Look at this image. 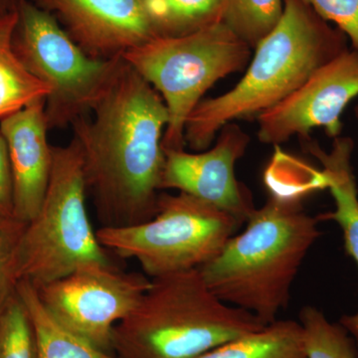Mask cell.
<instances>
[{"mask_svg":"<svg viewBox=\"0 0 358 358\" xmlns=\"http://www.w3.org/2000/svg\"><path fill=\"white\" fill-rule=\"evenodd\" d=\"M87 115L73 122L87 187L103 226L154 217L164 171L169 115L162 96L124 61Z\"/></svg>","mask_w":358,"mask_h":358,"instance_id":"6da1fadb","label":"cell"},{"mask_svg":"<svg viewBox=\"0 0 358 358\" xmlns=\"http://www.w3.org/2000/svg\"><path fill=\"white\" fill-rule=\"evenodd\" d=\"M303 194L272 192L250 214L244 231L199 268L214 294L265 324L287 308L292 285L320 236V221L303 208Z\"/></svg>","mask_w":358,"mask_h":358,"instance_id":"7a4b0ae2","label":"cell"},{"mask_svg":"<svg viewBox=\"0 0 358 358\" xmlns=\"http://www.w3.org/2000/svg\"><path fill=\"white\" fill-rule=\"evenodd\" d=\"M348 42L305 0H284L281 20L254 48L241 80L222 95L202 100L188 117L185 145L203 152L226 124L257 119L288 98L322 66L348 50Z\"/></svg>","mask_w":358,"mask_h":358,"instance_id":"3957f363","label":"cell"},{"mask_svg":"<svg viewBox=\"0 0 358 358\" xmlns=\"http://www.w3.org/2000/svg\"><path fill=\"white\" fill-rule=\"evenodd\" d=\"M266 324L218 298L199 268L154 278L133 312L115 327L121 358H196Z\"/></svg>","mask_w":358,"mask_h":358,"instance_id":"277c9868","label":"cell"},{"mask_svg":"<svg viewBox=\"0 0 358 358\" xmlns=\"http://www.w3.org/2000/svg\"><path fill=\"white\" fill-rule=\"evenodd\" d=\"M83 152L76 138L53 147L48 187L38 213L25 225L17 249V277L35 288L86 263H110L86 207Z\"/></svg>","mask_w":358,"mask_h":358,"instance_id":"5b68a950","label":"cell"},{"mask_svg":"<svg viewBox=\"0 0 358 358\" xmlns=\"http://www.w3.org/2000/svg\"><path fill=\"white\" fill-rule=\"evenodd\" d=\"M122 58L166 103L164 150H185L188 117L214 84L246 70L252 48L222 21L182 36H155Z\"/></svg>","mask_w":358,"mask_h":358,"instance_id":"8992f818","label":"cell"},{"mask_svg":"<svg viewBox=\"0 0 358 358\" xmlns=\"http://www.w3.org/2000/svg\"><path fill=\"white\" fill-rule=\"evenodd\" d=\"M13 50L25 69L46 85L45 117L49 131L87 115L108 89L124 58L90 57L55 16L30 0H16Z\"/></svg>","mask_w":358,"mask_h":358,"instance_id":"52a82bcc","label":"cell"},{"mask_svg":"<svg viewBox=\"0 0 358 358\" xmlns=\"http://www.w3.org/2000/svg\"><path fill=\"white\" fill-rule=\"evenodd\" d=\"M236 219L183 192H160L154 217L128 226H102L99 242L134 259L150 279L199 268L212 260L239 226Z\"/></svg>","mask_w":358,"mask_h":358,"instance_id":"ba28073f","label":"cell"},{"mask_svg":"<svg viewBox=\"0 0 358 358\" xmlns=\"http://www.w3.org/2000/svg\"><path fill=\"white\" fill-rule=\"evenodd\" d=\"M150 282L143 273L126 272L112 262H92L36 289L59 324L113 352L115 326L133 312Z\"/></svg>","mask_w":358,"mask_h":358,"instance_id":"9c48e42d","label":"cell"},{"mask_svg":"<svg viewBox=\"0 0 358 358\" xmlns=\"http://www.w3.org/2000/svg\"><path fill=\"white\" fill-rule=\"evenodd\" d=\"M357 96L358 52L348 49L315 71L288 98L258 115L259 141L279 147L294 136L307 141L317 128L329 138H338L343 128L341 114Z\"/></svg>","mask_w":358,"mask_h":358,"instance_id":"30bf717a","label":"cell"},{"mask_svg":"<svg viewBox=\"0 0 358 358\" xmlns=\"http://www.w3.org/2000/svg\"><path fill=\"white\" fill-rule=\"evenodd\" d=\"M249 134L235 122L220 129L213 148L203 152L164 150L160 190L174 189L220 209L238 222L255 210L251 193L235 176V164L246 154Z\"/></svg>","mask_w":358,"mask_h":358,"instance_id":"8fae6325","label":"cell"},{"mask_svg":"<svg viewBox=\"0 0 358 358\" xmlns=\"http://www.w3.org/2000/svg\"><path fill=\"white\" fill-rule=\"evenodd\" d=\"M55 16L90 57L121 58L155 37L141 0H30Z\"/></svg>","mask_w":358,"mask_h":358,"instance_id":"7c38bea8","label":"cell"},{"mask_svg":"<svg viewBox=\"0 0 358 358\" xmlns=\"http://www.w3.org/2000/svg\"><path fill=\"white\" fill-rule=\"evenodd\" d=\"M44 107L45 99H39L0 119L13 171V217L26 224L41 207L53 162Z\"/></svg>","mask_w":358,"mask_h":358,"instance_id":"4fadbf2b","label":"cell"},{"mask_svg":"<svg viewBox=\"0 0 358 358\" xmlns=\"http://www.w3.org/2000/svg\"><path fill=\"white\" fill-rule=\"evenodd\" d=\"M301 143L305 152L319 160L322 182L331 192L336 206L334 211L317 215V220L338 224L343 230L346 253L358 267V189L352 164L355 143L350 136H339L334 138L329 152L312 138ZM339 324L355 341L358 355V310L353 315H343Z\"/></svg>","mask_w":358,"mask_h":358,"instance_id":"5bb4252c","label":"cell"},{"mask_svg":"<svg viewBox=\"0 0 358 358\" xmlns=\"http://www.w3.org/2000/svg\"><path fill=\"white\" fill-rule=\"evenodd\" d=\"M16 21V2L0 10V119L49 94L46 85L25 69L13 50Z\"/></svg>","mask_w":358,"mask_h":358,"instance_id":"9a60e30c","label":"cell"},{"mask_svg":"<svg viewBox=\"0 0 358 358\" xmlns=\"http://www.w3.org/2000/svg\"><path fill=\"white\" fill-rule=\"evenodd\" d=\"M16 291L31 317L36 334L37 358H121L96 348L59 324L29 282L20 281Z\"/></svg>","mask_w":358,"mask_h":358,"instance_id":"2e32d148","label":"cell"},{"mask_svg":"<svg viewBox=\"0 0 358 358\" xmlns=\"http://www.w3.org/2000/svg\"><path fill=\"white\" fill-rule=\"evenodd\" d=\"M196 358H307L300 322L275 320Z\"/></svg>","mask_w":358,"mask_h":358,"instance_id":"e0dca14e","label":"cell"},{"mask_svg":"<svg viewBox=\"0 0 358 358\" xmlns=\"http://www.w3.org/2000/svg\"><path fill=\"white\" fill-rule=\"evenodd\" d=\"M155 36L178 37L222 22L223 0H141Z\"/></svg>","mask_w":358,"mask_h":358,"instance_id":"ac0fdd59","label":"cell"},{"mask_svg":"<svg viewBox=\"0 0 358 358\" xmlns=\"http://www.w3.org/2000/svg\"><path fill=\"white\" fill-rule=\"evenodd\" d=\"M284 11V0H223V22L252 49L272 31Z\"/></svg>","mask_w":358,"mask_h":358,"instance_id":"d6986e66","label":"cell"},{"mask_svg":"<svg viewBox=\"0 0 358 358\" xmlns=\"http://www.w3.org/2000/svg\"><path fill=\"white\" fill-rule=\"evenodd\" d=\"M299 322L307 358H358L350 334L339 322H329L319 308H301Z\"/></svg>","mask_w":358,"mask_h":358,"instance_id":"ffe728a7","label":"cell"},{"mask_svg":"<svg viewBox=\"0 0 358 358\" xmlns=\"http://www.w3.org/2000/svg\"><path fill=\"white\" fill-rule=\"evenodd\" d=\"M0 358H37L34 327L17 291L0 313Z\"/></svg>","mask_w":358,"mask_h":358,"instance_id":"44dd1931","label":"cell"},{"mask_svg":"<svg viewBox=\"0 0 358 358\" xmlns=\"http://www.w3.org/2000/svg\"><path fill=\"white\" fill-rule=\"evenodd\" d=\"M26 223L0 218V313L15 294L18 280L17 249Z\"/></svg>","mask_w":358,"mask_h":358,"instance_id":"7402d4cb","label":"cell"},{"mask_svg":"<svg viewBox=\"0 0 358 358\" xmlns=\"http://www.w3.org/2000/svg\"><path fill=\"white\" fill-rule=\"evenodd\" d=\"M322 20L336 24L358 52V0H305Z\"/></svg>","mask_w":358,"mask_h":358,"instance_id":"603a6c76","label":"cell"},{"mask_svg":"<svg viewBox=\"0 0 358 358\" xmlns=\"http://www.w3.org/2000/svg\"><path fill=\"white\" fill-rule=\"evenodd\" d=\"M13 178L6 138L0 133V218L13 217Z\"/></svg>","mask_w":358,"mask_h":358,"instance_id":"cb8c5ba5","label":"cell"},{"mask_svg":"<svg viewBox=\"0 0 358 358\" xmlns=\"http://www.w3.org/2000/svg\"><path fill=\"white\" fill-rule=\"evenodd\" d=\"M16 0H0V10L7 8V7L13 6Z\"/></svg>","mask_w":358,"mask_h":358,"instance_id":"d4e9b609","label":"cell"},{"mask_svg":"<svg viewBox=\"0 0 358 358\" xmlns=\"http://www.w3.org/2000/svg\"><path fill=\"white\" fill-rule=\"evenodd\" d=\"M355 117H357V119L358 120V103L357 106H355Z\"/></svg>","mask_w":358,"mask_h":358,"instance_id":"484cf974","label":"cell"}]
</instances>
